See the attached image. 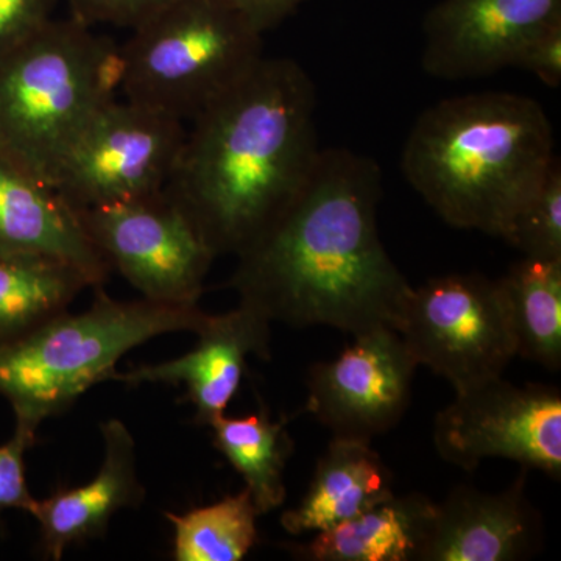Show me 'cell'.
Returning <instances> with one entry per match:
<instances>
[{
    "instance_id": "6da1fadb",
    "label": "cell",
    "mask_w": 561,
    "mask_h": 561,
    "mask_svg": "<svg viewBox=\"0 0 561 561\" xmlns=\"http://www.w3.org/2000/svg\"><path fill=\"white\" fill-rule=\"evenodd\" d=\"M381 195V169L370 158L320 150L290 205L239 254L228 287L289 327L394 330L412 286L379 238Z\"/></svg>"
},
{
    "instance_id": "7a4b0ae2",
    "label": "cell",
    "mask_w": 561,
    "mask_h": 561,
    "mask_svg": "<svg viewBox=\"0 0 561 561\" xmlns=\"http://www.w3.org/2000/svg\"><path fill=\"white\" fill-rule=\"evenodd\" d=\"M316 84L290 58L264 57L191 122L162 191L216 257H238L278 220L320 153Z\"/></svg>"
},
{
    "instance_id": "3957f363",
    "label": "cell",
    "mask_w": 561,
    "mask_h": 561,
    "mask_svg": "<svg viewBox=\"0 0 561 561\" xmlns=\"http://www.w3.org/2000/svg\"><path fill=\"white\" fill-rule=\"evenodd\" d=\"M557 158L540 103L491 91L446 99L421 113L401 168L446 224L504 239Z\"/></svg>"
},
{
    "instance_id": "277c9868",
    "label": "cell",
    "mask_w": 561,
    "mask_h": 561,
    "mask_svg": "<svg viewBox=\"0 0 561 561\" xmlns=\"http://www.w3.org/2000/svg\"><path fill=\"white\" fill-rule=\"evenodd\" d=\"M94 291L87 311L58 313L0 342V394L13 409L14 430L36 435L44 421L111 381L128 351L171 332L195 334L209 316L198 306L114 300L103 286Z\"/></svg>"
},
{
    "instance_id": "5b68a950",
    "label": "cell",
    "mask_w": 561,
    "mask_h": 561,
    "mask_svg": "<svg viewBox=\"0 0 561 561\" xmlns=\"http://www.w3.org/2000/svg\"><path fill=\"white\" fill-rule=\"evenodd\" d=\"M122 46L73 18L51 20L0 60V151L54 187L92 117L117 101Z\"/></svg>"
},
{
    "instance_id": "8992f818",
    "label": "cell",
    "mask_w": 561,
    "mask_h": 561,
    "mask_svg": "<svg viewBox=\"0 0 561 561\" xmlns=\"http://www.w3.org/2000/svg\"><path fill=\"white\" fill-rule=\"evenodd\" d=\"M121 94L184 124L265 57L262 33L230 0H176L122 44Z\"/></svg>"
},
{
    "instance_id": "52a82bcc",
    "label": "cell",
    "mask_w": 561,
    "mask_h": 561,
    "mask_svg": "<svg viewBox=\"0 0 561 561\" xmlns=\"http://www.w3.org/2000/svg\"><path fill=\"white\" fill-rule=\"evenodd\" d=\"M394 331L416 365L459 391L502 376L513 357L500 279L446 275L411 290Z\"/></svg>"
},
{
    "instance_id": "ba28073f",
    "label": "cell",
    "mask_w": 561,
    "mask_h": 561,
    "mask_svg": "<svg viewBox=\"0 0 561 561\" xmlns=\"http://www.w3.org/2000/svg\"><path fill=\"white\" fill-rule=\"evenodd\" d=\"M186 124L130 101L103 106L66 151L54 190L76 210L161 194Z\"/></svg>"
},
{
    "instance_id": "9c48e42d",
    "label": "cell",
    "mask_w": 561,
    "mask_h": 561,
    "mask_svg": "<svg viewBox=\"0 0 561 561\" xmlns=\"http://www.w3.org/2000/svg\"><path fill=\"white\" fill-rule=\"evenodd\" d=\"M434 443L443 460L465 471L501 457L560 481V389L518 387L494 376L456 391V400L435 419Z\"/></svg>"
},
{
    "instance_id": "30bf717a",
    "label": "cell",
    "mask_w": 561,
    "mask_h": 561,
    "mask_svg": "<svg viewBox=\"0 0 561 561\" xmlns=\"http://www.w3.org/2000/svg\"><path fill=\"white\" fill-rule=\"evenodd\" d=\"M88 238L142 298L198 306L216 254L164 192L77 210Z\"/></svg>"
},
{
    "instance_id": "8fae6325",
    "label": "cell",
    "mask_w": 561,
    "mask_h": 561,
    "mask_svg": "<svg viewBox=\"0 0 561 561\" xmlns=\"http://www.w3.org/2000/svg\"><path fill=\"white\" fill-rule=\"evenodd\" d=\"M354 339L334 360L313 365L306 411L332 438L370 443L404 416L419 365L393 328H376Z\"/></svg>"
},
{
    "instance_id": "7c38bea8",
    "label": "cell",
    "mask_w": 561,
    "mask_h": 561,
    "mask_svg": "<svg viewBox=\"0 0 561 561\" xmlns=\"http://www.w3.org/2000/svg\"><path fill=\"white\" fill-rule=\"evenodd\" d=\"M561 22V0H440L424 20L421 65L465 80L513 68L527 41Z\"/></svg>"
},
{
    "instance_id": "4fadbf2b",
    "label": "cell",
    "mask_w": 561,
    "mask_h": 561,
    "mask_svg": "<svg viewBox=\"0 0 561 561\" xmlns=\"http://www.w3.org/2000/svg\"><path fill=\"white\" fill-rule=\"evenodd\" d=\"M271 324L264 313L247 302L220 316H208L198 328L194 348L176 359L139 365L130 371H116L111 381L138 387L140 383H169L186 387L194 405V423L209 426L227 413L241 387L247 359L271 357Z\"/></svg>"
},
{
    "instance_id": "5bb4252c",
    "label": "cell",
    "mask_w": 561,
    "mask_h": 561,
    "mask_svg": "<svg viewBox=\"0 0 561 561\" xmlns=\"http://www.w3.org/2000/svg\"><path fill=\"white\" fill-rule=\"evenodd\" d=\"M527 471L501 493L456 486L437 504L420 561H516L540 551L542 519L526 496Z\"/></svg>"
},
{
    "instance_id": "9a60e30c",
    "label": "cell",
    "mask_w": 561,
    "mask_h": 561,
    "mask_svg": "<svg viewBox=\"0 0 561 561\" xmlns=\"http://www.w3.org/2000/svg\"><path fill=\"white\" fill-rule=\"evenodd\" d=\"M103 461L94 479L84 485L55 490L35 500L31 515L39 526V546L46 559H62L70 546L98 540L122 508L139 507L146 490L136 468V445L124 421L102 424Z\"/></svg>"
},
{
    "instance_id": "2e32d148",
    "label": "cell",
    "mask_w": 561,
    "mask_h": 561,
    "mask_svg": "<svg viewBox=\"0 0 561 561\" xmlns=\"http://www.w3.org/2000/svg\"><path fill=\"white\" fill-rule=\"evenodd\" d=\"M0 251L68 262L103 286L111 267L88 238L77 210L54 187L0 151Z\"/></svg>"
},
{
    "instance_id": "e0dca14e",
    "label": "cell",
    "mask_w": 561,
    "mask_h": 561,
    "mask_svg": "<svg viewBox=\"0 0 561 561\" xmlns=\"http://www.w3.org/2000/svg\"><path fill=\"white\" fill-rule=\"evenodd\" d=\"M393 474L370 443L332 438L300 504L280 516L290 535L319 534L393 496Z\"/></svg>"
},
{
    "instance_id": "ac0fdd59",
    "label": "cell",
    "mask_w": 561,
    "mask_h": 561,
    "mask_svg": "<svg viewBox=\"0 0 561 561\" xmlns=\"http://www.w3.org/2000/svg\"><path fill=\"white\" fill-rule=\"evenodd\" d=\"M437 504L420 493L391 496L289 552L306 561H420Z\"/></svg>"
},
{
    "instance_id": "d6986e66",
    "label": "cell",
    "mask_w": 561,
    "mask_h": 561,
    "mask_svg": "<svg viewBox=\"0 0 561 561\" xmlns=\"http://www.w3.org/2000/svg\"><path fill=\"white\" fill-rule=\"evenodd\" d=\"M516 356L561 368V260L523 256L500 279Z\"/></svg>"
},
{
    "instance_id": "ffe728a7",
    "label": "cell",
    "mask_w": 561,
    "mask_h": 561,
    "mask_svg": "<svg viewBox=\"0 0 561 561\" xmlns=\"http://www.w3.org/2000/svg\"><path fill=\"white\" fill-rule=\"evenodd\" d=\"M91 280L68 262L0 251V342L68 311Z\"/></svg>"
},
{
    "instance_id": "44dd1931",
    "label": "cell",
    "mask_w": 561,
    "mask_h": 561,
    "mask_svg": "<svg viewBox=\"0 0 561 561\" xmlns=\"http://www.w3.org/2000/svg\"><path fill=\"white\" fill-rule=\"evenodd\" d=\"M287 420L273 421L267 409L247 416L227 413L209 424L214 448L242 476L260 515L284 504V471L294 453Z\"/></svg>"
},
{
    "instance_id": "7402d4cb",
    "label": "cell",
    "mask_w": 561,
    "mask_h": 561,
    "mask_svg": "<svg viewBox=\"0 0 561 561\" xmlns=\"http://www.w3.org/2000/svg\"><path fill=\"white\" fill-rule=\"evenodd\" d=\"M256 505L250 491L227 494L186 513H165L172 524L176 561H241L257 542Z\"/></svg>"
},
{
    "instance_id": "603a6c76",
    "label": "cell",
    "mask_w": 561,
    "mask_h": 561,
    "mask_svg": "<svg viewBox=\"0 0 561 561\" xmlns=\"http://www.w3.org/2000/svg\"><path fill=\"white\" fill-rule=\"evenodd\" d=\"M504 241L523 256L561 260V164L553 162L540 190L513 220Z\"/></svg>"
},
{
    "instance_id": "cb8c5ba5",
    "label": "cell",
    "mask_w": 561,
    "mask_h": 561,
    "mask_svg": "<svg viewBox=\"0 0 561 561\" xmlns=\"http://www.w3.org/2000/svg\"><path fill=\"white\" fill-rule=\"evenodd\" d=\"M176 0H66L69 16L88 25H113L136 31Z\"/></svg>"
},
{
    "instance_id": "d4e9b609",
    "label": "cell",
    "mask_w": 561,
    "mask_h": 561,
    "mask_svg": "<svg viewBox=\"0 0 561 561\" xmlns=\"http://www.w3.org/2000/svg\"><path fill=\"white\" fill-rule=\"evenodd\" d=\"M60 0H0V60L43 31Z\"/></svg>"
},
{
    "instance_id": "484cf974",
    "label": "cell",
    "mask_w": 561,
    "mask_h": 561,
    "mask_svg": "<svg viewBox=\"0 0 561 561\" xmlns=\"http://www.w3.org/2000/svg\"><path fill=\"white\" fill-rule=\"evenodd\" d=\"M36 435L14 430L13 437L0 446V518L9 511H31L35 497L25 478V454L35 445Z\"/></svg>"
},
{
    "instance_id": "4316f807",
    "label": "cell",
    "mask_w": 561,
    "mask_h": 561,
    "mask_svg": "<svg viewBox=\"0 0 561 561\" xmlns=\"http://www.w3.org/2000/svg\"><path fill=\"white\" fill-rule=\"evenodd\" d=\"M513 68H522L535 73L551 88L561 83V22L549 25L537 33L519 50Z\"/></svg>"
},
{
    "instance_id": "83f0119b",
    "label": "cell",
    "mask_w": 561,
    "mask_h": 561,
    "mask_svg": "<svg viewBox=\"0 0 561 561\" xmlns=\"http://www.w3.org/2000/svg\"><path fill=\"white\" fill-rule=\"evenodd\" d=\"M250 24L264 35L300 9L308 0H230Z\"/></svg>"
}]
</instances>
